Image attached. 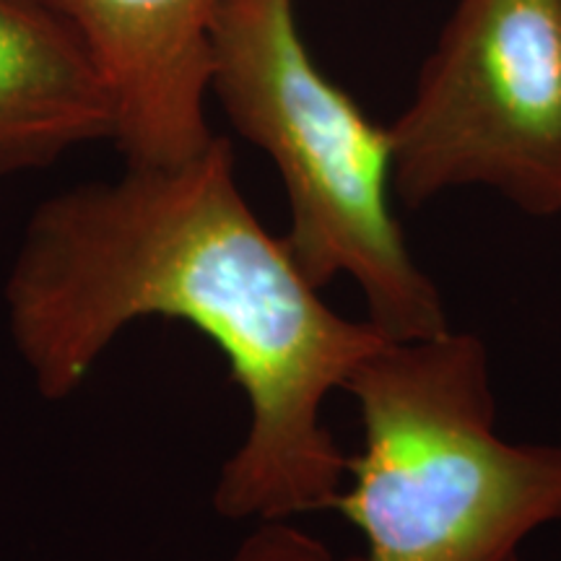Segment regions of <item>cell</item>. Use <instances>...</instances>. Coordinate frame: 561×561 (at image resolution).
<instances>
[{
    "mask_svg": "<svg viewBox=\"0 0 561 561\" xmlns=\"http://www.w3.org/2000/svg\"><path fill=\"white\" fill-rule=\"evenodd\" d=\"M320 291L244 201L234 149L214 136L178 164L125 167L42 201L3 297L13 348L45 401L73 396L138 320H180L214 341L248 401L214 510L261 523L333 510L348 455L322 405L390 341Z\"/></svg>",
    "mask_w": 561,
    "mask_h": 561,
    "instance_id": "cell-1",
    "label": "cell"
},
{
    "mask_svg": "<svg viewBox=\"0 0 561 561\" xmlns=\"http://www.w3.org/2000/svg\"><path fill=\"white\" fill-rule=\"evenodd\" d=\"M343 392L364 439L333 510L364 549L335 561H523L561 523V442L502 437L481 335L390 339Z\"/></svg>",
    "mask_w": 561,
    "mask_h": 561,
    "instance_id": "cell-2",
    "label": "cell"
},
{
    "mask_svg": "<svg viewBox=\"0 0 561 561\" xmlns=\"http://www.w3.org/2000/svg\"><path fill=\"white\" fill-rule=\"evenodd\" d=\"M210 94L276 167L289 203L280 237L318 289L351 278L367 320L396 341L450 331L442 291L396 216L390 125L322 73L299 32L297 0H221Z\"/></svg>",
    "mask_w": 561,
    "mask_h": 561,
    "instance_id": "cell-3",
    "label": "cell"
},
{
    "mask_svg": "<svg viewBox=\"0 0 561 561\" xmlns=\"http://www.w3.org/2000/svg\"><path fill=\"white\" fill-rule=\"evenodd\" d=\"M392 136V193L483 187L561 216V0H458Z\"/></svg>",
    "mask_w": 561,
    "mask_h": 561,
    "instance_id": "cell-4",
    "label": "cell"
},
{
    "mask_svg": "<svg viewBox=\"0 0 561 561\" xmlns=\"http://www.w3.org/2000/svg\"><path fill=\"white\" fill-rule=\"evenodd\" d=\"M83 34L115 104L125 167L178 164L214 138L210 26L221 0H55Z\"/></svg>",
    "mask_w": 561,
    "mask_h": 561,
    "instance_id": "cell-5",
    "label": "cell"
},
{
    "mask_svg": "<svg viewBox=\"0 0 561 561\" xmlns=\"http://www.w3.org/2000/svg\"><path fill=\"white\" fill-rule=\"evenodd\" d=\"M115 136V104L83 34L45 0H0V178Z\"/></svg>",
    "mask_w": 561,
    "mask_h": 561,
    "instance_id": "cell-6",
    "label": "cell"
},
{
    "mask_svg": "<svg viewBox=\"0 0 561 561\" xmlns=\"http://www.w3.org/2000/svg\"><path fill=\"white\" fill-rule=\"evenodd\" d=\"M224 561H335L322 538L291 520H261Z\"/></svg>",
    "mask_w": 561,
    "mask_h": 561,
    "instance_id": "cell-7",
    "label": "cell"
},
{
    "mask_svg": "<svg viewBox=\"0 0 561 561\" xmlns=\"http://www.w3.org/2000/svg\"><path fill=\"white\" fill-rule=\"evenodd\" d=\"M45 3H53L55 5V0H45ZM55 9H58V5H55Z\"/></svg>",
    "mask_w": 561,
    "mask_h": 561,
    "instance_id": "cell-8",
    "label": "cell"
}]
</instances>
